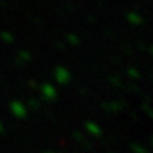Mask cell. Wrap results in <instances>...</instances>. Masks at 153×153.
<instances>
[{
    "mask_svg": "<svg viewBox=\"0 0 153 153\" xmlns=\"http://www.w3.org/2000/svg\"><path fill=\"white\" fill-rule=\"evenodd\" d=\"M3 37L5 38V40H9V38H12V37H9V35H7V33H3Z\"/></svg>",
    "mask_w": 153,
    "mask_h": 153,
    "instance_id": "277c9868",
    "label": "cell"
},
{
    "mask_svg": "<svg viewBox=\"0 0 153 153\" xmlns=\"http://www.w3.org/2000/svg\"><path fill=\"white\" fill-rule=\"evenodd\" d=\"M44 89H45V93H46V94H49V96L54 94V88H52L50 84H45V85H44Z\"/></svg>",
    "mask_w": 153,
    "mask_h": 153,
    "instance_id": "7a4b0ae2",
    "label": "cell"
},
{
    "mask_svg": "<svg viewBox=\"0 0 153 153\" xmlns=\"http://www.w3.org/2000/svg\"><path fill=\"white\" fill-rule=\"evenodd\" d=\"M69 40H70L71 42H76V38H75L74 36H69Z\"/></svg>",
    "mask_w": 153,
    "mask_h": 153,
    "instance_id": "3957f363",
    "label": "cell"
},
{
    "mask_svg": "<svg viewBox=\"0 0 153 153\" xmlns=\"http://www.w3.org/2000/svg\"><path fill=\"white\" fill-rule=\"evenodd\" d=\"M55 76H56V79L59 80V82H66L68 78H69V74H68V71H66L65 69L57 68L56 71H55Z\"/></svg>",
    "mask_w": 153,
    "mask_h": 153,
    "instance_id": "6da1fadb",
    "label": "cell"
}]
</instances>
